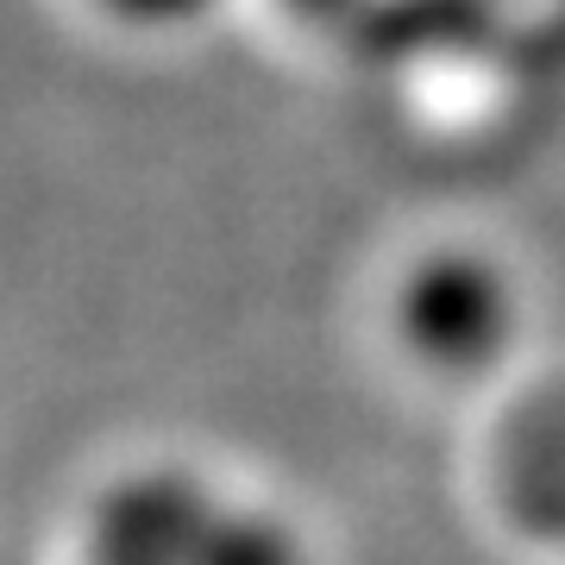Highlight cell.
<instances>
[{
    "instance_id": "5b68a950",
    "label": "cell",
    "mask_w": 565,
    "mask_h": 565,
    "mask_svg": "<svg viewBox=\"0 0 565 565\" xmlns=\"http://www.w3.org/2000/svg\"><path fill=\"white\" fill-rule=\"evenodd\" d=\"M120 13H132V20H182V13H195L202 0H114Z\"/></svg>"
},
{
    "instance_id": "7a4b0ae2",
    "label": "cell",
    "mask_w": 565,
    "mask_h": 565,
    "mask_svg": "<svg viewBox=\"0 0 565 565\" xmlns=\"http://www.w3.org/2000/svg\"><path fill=\"white\" fill-rule=\"evenodd\" d=\"M403 321H408V340L422 345V352H434L440 364H471L503 340L509 296L484 264L434 258L408 277Z\"/></svg>"
},
{
    "instance_id": "6da1fadb",
    "label": "cell",
    "mask_w": 565,
    "mask_h": 565,
    "mask_svg": "<svg viewBox=\"0 0 565 565\" xmlns=\"http://www.w3.org/2000/svg\"><path fill=\"white\" fill-rule=\"evenodd\" d=\"M214 522H221V503H207L177 471L132 478L95 509L88 565H202Z\"/></svg>"
},
{
    "instance_id": "277c9868",
    "label": "cell",
    "mask_w": 565,
    "mask_h": 565,
    "mask_svg": "<svg viewBox=\"0 0 565 565\" xmlns=\"http://www.w3.org/2000/svg\"><path fill=\"white\" fill-rule=\"evenodd\" d=\"M202 565H302V553H296V541H289L270 515L221 509V522H214V534H207Z\"/></svg>"
},
{
    "instance_id": "3957f363",
    "label": "cell",
    "mask_w": 565,
    "mask_h": 565,
    "mask_svg": "<svg viewBox=\"0 0 565 565\" xmlns=\"http://www.w3.org/2000/svg\"><path fill=\"white\" fill-rule=\"evenodd\" d=\"M497 490L527 534L565 541V390H546L509 415L497 440Z\"/></svg>"
}]
</instances>
